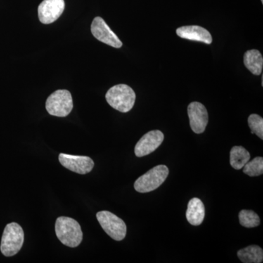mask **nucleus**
I'll list each match as a JSON object with an SVG mask.
<instances>
[{
  "label": "nucleus",
  "instance_id": "18",
  "mask_svg": "<svg viewBox=\"0 0 263 263\" xmlns=\"http://www.w3.org/2000/svg\"><path fill=\"white\" fill-rule=\"evenodd\" d=\"M243 173L251 177L259 176L263 174L262 157H257L249 161L243 166Z\"/></svg>",
  "mask_w": 263,
  "mask_h": 263
},
{
  "label": "nucleus",
  "instance_id": "19",
  "mask_svg": "<svg viewBox=\"0 0 263 263\" xmlns=\"http://www.w3.org/2000/svg\"><path fill=\"white\" fill-rule=\"evenodd\" d=\"M248 124L252 134L263 139V119L257 114H251L248 118Z\"/></svg>",
  "mask_w": 263,
  "mask_h": 263
},
{
  "label": "nucleus",
  "instance_id": "5",
  "mask_svg": "<svg viewBox=\"0 0 263 263\" xmlns=\"http://www.w3.org/2000/svg\"><path fill=\"white\" fill-rule=\"evenodd\" d=\"M46 108L51 116L65 117L73 108L72 95L67 90H57L48 97L46 100Z\"/></svg>",
  "mask_w": 263,
  "mask_h": 263
},
{
  "label": "nucleus",
  "instance_id": "4",
  "mask_svg": "<svg viewBox=\"0 0 263 263\" xmlns=\"http://www.w3.org/2000/svg\"><path fill=\"white\" fill-rule=\"evenodd\" d=\"M168 174L169 170L167 166L163 164L156 166L136 180L135 190L141 193L154 191L164 182Z\"/></svg>",
  "mask_w": 263,
  "mask_h": 263
},
{
  "label": "nucleus",
  "instance_id": "7",
  "mask_svg": "<svg viewBox=\"0 0 263 263\" xmlns=\"http://www.w3.org/2000/svg\"><path fill=\"white\" fill-rule=\"evenodd\" d=\"M91 31L93 36L100 42L116 48L122 47V41L101 17L94 18L91 24Z\"/></svg>",
  "mask_w": 263,
  "mask_h": 263
},
{
  "label": "nucleus",
  "instance_id": "1",
  "mask_svg": "<svg viewBox=\"0 0 263 263\" xmlns=\"http://www.w3.org/2000/svg\"><path fill=\"white\" fill-rule=\"evenodd\" d=\"M55 231L58 239L67 247H79L83 240V233L77 221L67 216H60L57 219Z\"/></svg>",
  "mask_w": 263,
  "mask_h": 263
},
{
  "label": "nucleus",
  "instance_id": "12",
  "mask_svg": "<svg viewBox=\"0 0 263 263\" xmlns=\"http://www.w3.org/2000/svg\"><path fill=\"white\" fill-rule=\"evenodd\" d=\"M176 34L183 39L198 41L206 44H211L213 41L211 33L200 26H184L180 27L176 30Z\"/></svg>",
  "mask_w": 263,
  "mask_h": 263
},
{
  "label": "nucleus",
  "instance_id": "3",
  "mask_svg": "<svg viewBox=\"0 0 263 263\" xmlns=\"http://www.w3.org/2000/svg\"><path fill=\"white\" fill-rule=\"evenodd\" d=\"M24 233L22 227L15 222L7 224L2 237L0 250L5 257L18 253L24 245Z\"/></svg>",
  "mask_w": 263,
  "mask_h": 263
},
{
  "label": "nucleus",
  "instance_id": "2",
  "mask_svg": "<svg viewBox=\"0 0 263 263\" xmlns=\"http://www.w3.org/2000/svg\"><path fill=\"white\" fill-rule=\"evenodd\" d=\"M105 98L112 108L122 113H127L134 106L136 95L130 86L118 84L108 90Z\"/></svg>",
  "mask_w": 263,
  "mask_h": 263
},
{
  "label": "nucleus",
  "instance_id": "17",
  "mask_svg": "<svg viewBox=\"0 0 263 263\" xmlns=\"http://www.w3.org/2000/svg\"><path fill=\"white\" fill-rule=\"evenodd\" d=\"M238 217H239L240 224L245 228H256L260 224L259 216L253 211L242 210L240 212Z\"/></svg>",
  "mask_w": 263,
  "mask_h": 263
},
{
  "label": "nucleus",
  "instance_id": "16",
  "mask_svg": "<svg viewBox=\"0 0 263 263\" xmlns=\"http://www.w3.org/2000/svg\"><path fill=\"white\" fill-rule=\"evenodd\" d=\"M230 165L235 170L243 168L250 160V154L243 146H234L230 151Z\"/></svg>",
  "mask_w": 263,
  "mask_h": 263
},
{
  "label": "nucleus",
  "instance_id": "20",
  "mask_svg": "<svg viewBox=\"0 0 263 263\" xmlns=\"http://www.w3.org/2000/svg\"><path fill=\"white\" fill-rule=\"evenodd\" d=\"M261 2H262V3H263V0H261Z\"/></svg>",
  "mask_w": 263,
  "mask_h": 263
},
{
  "label": "nucleus",
  "instance_id": "10",
  "mask_svg": "<svg viewBox=\"0 0 263 263\" xmlns=\"http://www.w3.org/2000/svg\"><path fill=\"white\" fill-rule=\"evenodd\" d=\"M164 134L160 130L148 132L142 137L135 147V154L138 157L150 155L160 147L164 141Z\"/></svg>",
  "mask_w": 263,
  "mask_h": 263
},
{
  "label": "nucleus",
  "instance_id": "14",
  "mask_svg": "<svg viewBox=\"0 0 263 263\" xmlns=\"http://www.w3.org/2000/svg\"><path fill=\"white\" fill-rule=\"evenodd\" d=\"M243 62L246 67L254 75L259 76L262 73L263 58L258 50L252 49L246 52Z\"/></svg>",
  "mask_w": 263,
  "mask_h": 263
},
{
  "label": "nucleus",
  "instance_id": "6",
  "mask_svg": "<svg viewBox=\"0 0 263 263\" xmlns=\"http://www.w3.org/2000/svg\"><path fill=\"white\" fill-rule=\"evenodd\" d=\"M97 219L104 231L114 240L120 241L125 238L127 226L120 218L108 211H102L97 214Z\"/></svg>",
  "mask_w": 263,
  "mask_h": 263
},
{
  "label": "nucleus",
  "instance_id": "13",
  "mask_svg": "<svg viewBox=\"0 0 263 263\" xmlns=\"http://www.w3.org/2000/svg\"><path fill=\"white\" fill-rule=\"evenodd\" d=\"M205 214V206L201 200L197 197L191 199L189 202L186 212V217L189 223L193 226H200L204 220Z\"/></svg>",
  "mask_w": 263,
  "mask_h": 263
},
{
  "label": "nucleus",
  "instance_id": "15",
  "mask_svg": "<svg viewBox=\"0 0 263 263\" xmlns=\"http://www.w3.org/2000/svg\"><path fill=\"white\" fill-rule=\"evenodd\" d=\"M238 258L243 263H260L262 262L263 251L257 245L249 246L240 249L238 253Z\"/></svg>",
  "mask_w": 263,
  "mask_h": 263
},
{
  "label": "nucleus",
  "instance_id": "8",
  "mask_svg": "<svg viewBox=\"0 0 263 263\" xmlns=\"http://www.w3.org/2000/svg\"><path fill=\"white\" fill-rule=\"evenodd\" d=\"M60 163L65 168L79 174H89L94 167V161L86 156H74L60 154L59 156Z\"/></svg>",
  "mask_w": 263,
  "mask_h": 263
},
{
  "label": "nucleus",
  "instance_id": "9",
  "mask_svg": "<svg viewBox=\"0 0 263 263\" xmlns=\"http://www.w3.org/2000/svg\"><path fill=\"white\" fill-rule=\"evenodd\" d=\"M65 8V0H43L38 7V17L43 24L53 23L61 16Z\"/></svg>",
  "mask_w": 263,
  "mask_h": 263
},
{
  "label": "nucleus",
  "instance_id": "11",
  "mask_svg": "<svg viewBox=\"0 0 263 263\" xmlns=\"http://www.w3.org/2000/svg\"><path fill=\"white\" fill-rule=\"evenodd\" d=\"M187 111L190 127L194 133H204L209 122V114L205 107L198 102H193L189 105Z\"/></svg>",
  "mask_w": 263,
  "mask_h": 263
}]
</instances>
